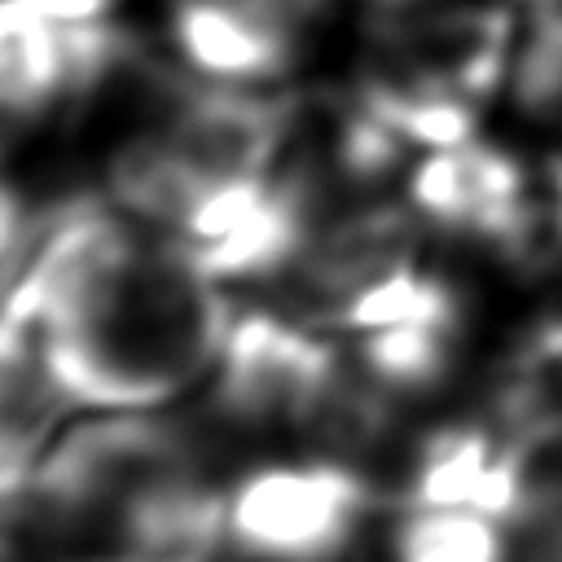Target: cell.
<instances>
[{
    "instance_id": "obj_1",
    "label": "cell",
    "mask_w": 562,
    "mask_h": 562,
    "mask_svg": "<svg viewBox=\"0 0 562 562\" xmlns=\"http://www.w3.org/2000/svg\"><path fill=\"white\" fill-rule=\"evenodd\" d=\"M193 461V439L154 413H92L48 443L26 509L53 536H97V527L149 479Z\"/></svg>"
},
{
    "instance_id": "obj_2",
    "label": "cell",
    "mask_w": 562,
    "mask_h": 562,
    "mask_svg": "<svg viewBox=\"0 0 562 562\" xmlns=\"http://www.w3.org/2000/svg\"><path fill=\"white\" fill-rule=\"evenodd\" d=\"M369 505V479L342 457L272 461L228 492L224 540L246 562H334Z\"/></svg>"
},
{
    "instance_id": "obj_3",
    "label": "cell",
    "mask_w": 562,
    "mask_h": 562,
    "mask_svg": "<svg viewBox=\"0 0 562 562\" xmlns=\"http://www.w3.org/2000/svg\"><path fill=\"white\" fill-rule=\"evenodd\" d=\"M211 373V404L220 417L237 426L294 430H312L342 382L338 347L329 338L263 307L233 312L228 338Z\"/></svg>"
},
{
    "instance_id": "obj_4",
    "label": "cell",
    "mask_w": 562,
    "mask_h": 562,
    "mask_svg": "<svg viewBox=\"0 0 562 562\" xmlns=\"http://www.w3.org/2000/svg\"><path fill=\"white\" fill-rule=\"evenodd\" d=\"M294 127V97L241 83H167V123L158 136L202 176H272Z\"/></svg>"
},
{
    "instance_id": "obj_5",
    "label": "cell",
    "mask_w": 562,
    "mask_h": 562,
    "mask_svg": "<svg viewBox=\"0 0 562 562\" xmlns=\"http://www.w3.org/2000/svg\"><path fill=\"white\" fill-rule=\"evenodd\" d=\"M408 198L426 224L496 246L509 259L527 255V246L536 241L522 167L483 140L430 149L408 180Z\"/></svg>"
},
{
    "instance_id": "obj_6",
    "label": "cell",
    "mask_w": 562,
    "mask_h": 562,
    "mask_svg": "<svg viewBox=\"0 0 562 562\" xmlns=\"http://www.w3.org/2000/svg\"><path fill=\"white\" fill-rule=\"evenodd\" d=\"M171 44L180 61L211 83H277L299 61L290 18L250 0H171Z\"/></svg>"
},
{
    "instance_id": "obj_7",
    "label": "cell",
    "mask_w": 562,
    "mask_h": 562,
    "mask_svg": "<svg viewBox=\"0 0 562 562\" xmlns=\"http://www.w3.org/2000/svg\"><path fill=\"white\" fill-rule=\"evenodd\" d=\"M417 246H422V224L413 220V211L400 206H364L329 228H316V237L299 255V290L312 329L351 294L369 290L373 281L400 268H413Z\"/></svg>"
},
{
    "instance_id": "obj_8",
    "label": "cell",
    "mask_w": 562,
    "mask_h": 562,
    "mask_svg": "<svg viewBox=\"0 0 562 562\" xmlns=\"http://www.w3.org/2000/svg\"><path fill=\"white\" fill-rule=\"evenodd\" d=\"M66 26L22 0H0V119L26 127L61 101H75Z\"/></svg>"
},
{
    "instance_id": "obj_9",
    "label": "cell",
    "mask_w": 562,
    "mask_h": 562,
    "mask_svg": "<svg viewBox=\"0 0 562 562\" xmlns=\"http://www.w3.org/2000/svg\"><path fill=\"white\" fill-rule=\"evenodd\" d=\"M501 452V435L487 426H439L417 443V457L395 492V509H470L492 461Z\"/></svg>"
},
{
    "instance_id": "obj_10",
    "label": "cell",
    "mask_w": 562,
    "mask_h": 562,
    "mask_svg": "<svg viewBox=\"0 0 562 562\" xmlns=\"http://www.w3.org/2000/svg\"><path fill=\"white\" fill-rule=\"evenodd\" d=\"M386 562H509V527L474 509H395Z\"/></svg>"
},
{
    "instance_id": "obj_11",
    "label": "cell",
    "mask_w": 562,
    "mask_h": 562,
    "mask_svg": "<svg viewBox=\"0 0 562 562\" xmlns=\"http://www.w3.org/2000/svg\"><path fill=\"white\" fill-rule=\"evenodd\" d=\"M457 321H461V303H457L452 285L413 263V268H400V272L373 281L369 290L351 294L321 325L373 334V329H395V325H457Z\"/></svg>"
},
{
    "instance_id": "obj_12",
    "label": "cell",
    "mask_w": 562,
    "mask_h": 562,
    "mask_svg": "<svg viewBox=\"0 0 562 562\" xmlns=\"http://www.w3.org/2000/svg\"><path fill=\"white\" fill-rule=\"evenodd\" d=\"M457 325H395L360 334L356 364L386 395H417L448 378Z\"/></svg>"
},
{
    "instance_id": "obj_13",
    "label": "cell",
    "mask_w": 562,
    "mask_h": 562,
    "mask_svg": "<svg viewBox=\"0 0 562 562\" xmlns=\"http://www.w3.org/2000/svg\"><path fill=\"white\" fill-rule=\"evenodd\" d=\"M509 97L536 123L562 119V4L531 13L527 40L509 61Z\"/></svg>"
},
{
    "instance_id": "obj_14",
    "label": "cell",
    "mask_w": 562,
    "mask_h": 562,
    "mask_svg": "<svg viewBox=\"0 0 562 562\" xmlns=\"http://www.w3.org/2000/svg\"><path fill=\"white\" fill-rule=\"evenodd\" d=\"M400 149H404V140L364 105H356V114H347L338 127V162L351 180L386 176L400 162Z\"/></svg>"
},
{
    "instance_id": "obj_15",
    "label": "cell",
    "mask_w": 562,
    "mask_h": 562,
    "mask_svg": "<svg viewBox=\"0 0 562 562\" xmlns=\"http://www.w3.org/2000/svg\"><path fill=\"white\" fill-rule=\"evenodd\" d=\"M40 220H44V211H35L13 184H0V290L26 259L35 233H40Z\"/></svg>"
},
{
    "instance_id": "obj_16",
    "label": "cell",
    "mask_w": 562,
    "mask_h": 562,
    "mask_svg": "<svg viewBox=\"0 0 562 562\" xmlns=\"http://www.w3.org/2000/svg\"><path fill=\"white\" fill-rule=\"evenodd\" d=\"M26 9H35L40 18L57 22V26H79V22H105L114 18L119 0H22Z\"/></svg>"
},
{
    "instance_id": "obj_17",
    "label": "cell",
    "mask_w": 562,
    "mask_h": 562,
    "mask_svg": "<svg viewBox=\"0 0 562 562\" xmlns=\"http://www.w3.org/2000/svg\"><path fill=\"white\" fill-rule=\"evenodd\" d=\"M83 562H171V558H132V553H97V558H83Z\"/></svg>"
},
{
    "instance_id": "obj_18",
    "label": "cell",
    "mask_w": 562,
    "mask_h": 562,
    "mask_svg": "<svg viewBox=\"0 0 562 562\" xmlns=\"http://www.w3.org/2000/svg\"><path fill=\"white\" fill-rule=\"evenodd\" d=\"M553 189H558V198H562V158L553 162Z\"/></svg>"
}]
</instances>
